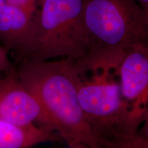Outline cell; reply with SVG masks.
<instances>
[{
  "label": "cell",
  "instance_id": "6da1fadb",
  "mask_svg": "<svg viewBox=\"0 0 148 148\" xmlns=\"http://www.w3.org/2000/svg\"><path fill=\"white\" fill-rule=\"evenodd\" d=\"M14 67L20 82L36 98L69 147L99 148L79 101L84 73L76 60H18Z\"/></svg>",
  "mask_w": 148,
  "mask_h": 148
},
{
  "label": "cell",
  "instance_id": "7a4b0ae2",
  "mask_svg": "<svg viewBox=\"0 0 148 148\" xmlns=\"http://www.w3.org/2000/svg\"><path fill=\"white\" fill-rule=\"evenodd\" d=\"M83 21L87 53L82 71L117 69L127 50H148V23L136 0H84Z\"/></svg>",
  "mask_w": 148,
  "mask_h": 148
},
{
  "label": "cell",
  "instance_id": "3957f363",
  "mask_svg": "<svg viewBox=\"0 0 148 148\" xmlns=\"http://www.w3.org/2000/svg\"><path fill=\"white\" fill-rule=\"evenodd\" d=\"M82 82L78 99L99 148H148L138 130L148 114L147 106L135 107L122 97L120 85L96 76Z\"/></svg>",
  "mask_w": 148,
  "mask_h": 148
},
{
  "label": "cell",
  "instance_id": "277c9868",
  "mask_svg": "<svg viewBox=\"0 0 148 148\" xmlns=\"http://www.w3.org/2000/svg\"><path fill=\"white\" fill-rule=\"evenodd\" d=\"M84 0H38L32 39L19 60L70 58L81 62L87 53L83 21Z\"/></svg>",
  "mask_w": 148,
  "mask_h": 148
},
{
  "label": "cell",
  "instance_id": "5b68a950",
  "mask_svg": "<svg viewBox=\"0 0 148 148\" xmlns=\"http://www.w3.org/2000/svg\"><path fill=\"white\" fill-rule=\"evenodd\" d=\"M0 119L21 125L38 123L53 129L38 101L20 82L14 66L0 77Z\"/></svg>",
  "mask_w": 148,
  "mask_h": 148
},
{
  "label": "cell",
  "instance_id": "8992f818",
  "mask_svg": "<svg viewBox=\"0 0 148 148\" xmlns=\"http://www.w3.org/2000/svg\"><path fill=\"white\" fill-rule=\"evenodd\" d=\"M122 97L135 107L148 102V50L131 48L127 50L119 67Z\"/></svg>",
  "mask_w": 148,
  "mask_h": 148
},
{
  "label": "cell",
  "instance_id": "52a82bcc",
  "mask_svg": "<svg viewBox=\"0 0 148 148\" xmlns=\"http://www.w3.org/2000/svg\"><path fill=\"white\" fill-rule=\"evenodd\" d=\"M34 14L0 0V42L9 51L23 58L32 39Z\"/></svg>",
  "mask_w": 148,
  "mask_h": 148
},
{
  "label": "cell",
  "instance_id": "ba28073f",
  "mask_svg": "<svg viewBox=\"0 0 148 148\" xmlns=\"http://www.w3.org/2000/svg\"><path fill=\"white\" fill-rule=\"evenodd\" d=\"M57 134L56 131L46 125L35 123L21 125L0 119V148L29 147L57 140Z\"/></svg>",
  "mask_w": 148,
  "mask_h": 148
},
{
  "label": "cell",
  "instance_id": "9c48e42d",
  "mask_svg": "<svg viewBox=\"0 0 148 148\" xmlns=\"http://www.w3.org/2000/svg\"><path fill=\"white\" fill-rule=\"evenodd\" d=\"M10 51L5 46L0 45V73H7L13 68L14 65L9 58Z\"/></svg>",
  "mask_w": 148,
  "mask_h": 148
},
{
  "label": "cell",
  "instance_id": "30bf717a",
  "mask_svg": "<svg viewBox=\"0 0 148 148\" xmlns=\"http://www.w3.org/2000/svg\"><path fill=\"white\" fill-rule=\"evenodd\" d=\"M14 6L26 11L30 14H34L36 11V5L38 0H6Z\"/></svg>",
  "mask_w": 148,
  "mask_h": 148
},
{
  "label": "cell",
  "instance_id": "8fae6325",
  "mask_svg": "<svg viewBox=\"0 0 148 148\" xmlns=\"http://www.w3.org/2000/svg\"><path fill=\"white\" fill-rule=\"evenodd\" d=\"M138 134L140 137L148 144V114L143 122V125L138 130Z\"/></svg>",
  "mask_w": 148,
  "mask_h": 148
},
{
  "label": "cell",
  "instance_id": "7c38bea8",
  "mask_svg": "<svg viewBox=\"0 0 148 148\" xmlns=\"http://www.w3.org/2000/svg\"><path fill=\"white\" fill-rule=\"evenodd\" d=\"M143 11L145 18L148 23V0H136Z\"/></svg>",
  "mask_w": 148,
  "mask_h": 148
},
{
  "label": "cell",
  "instance_id": "4fadbf2b",
  "mask_svg": "<svg viewBox=\"0 0 148 148\" xmlns=\"http://www.w3.org/2000/svg\"><path fill=\"white\" fill-rule=\"evenodd\" d=\"M0 74H1V73H0ZM2 77V76H0V77Z\"/></svg>",
  "mask_w": 148,
  "mask_h": 148
}]
</instances>
